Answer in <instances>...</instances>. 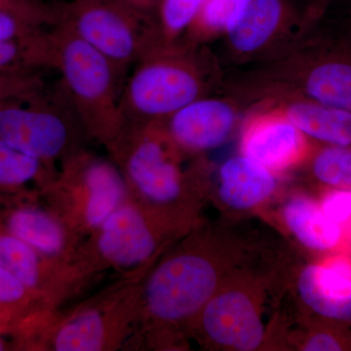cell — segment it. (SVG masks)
Returning a JSON list of instances; mask_svg holds the SVG:
<instances>
[{
  "label": "cell",
  "instance_id": "obj_1",
  "mask_svg": "<svg viewBox=\"0 0 351 351\" xmlns=\"http://www.w3.org/2000/svg\"><path fill=\"white\" fill-rule=\"evenodd\" d=\"M226 77L254 104L292 94L351 112L350 34L327 14L282 56L226 71Z\"/></svg>",
  "mask_w": 351,
  "mask_h": 351
},
{
  "label": "cell",
  "instance_id": "obj_2",
  "mask_svg": "<svg viewBox=\"0 0 351 351\" xmlns=\"http://www.w3.org/2000/svg\"><path fill=\"white\" fill-rule=\"evenodd\" d=\"M119 166L136 204L171 230L189 211V197H198L206 188L210 166L203 156H189L171 137L164 122L127 124L108 149Z\"/></svg>",
  "mask_w": 351,
  "mask_h": 351
},
{
  "label": "cell",
  "instance_id": "obj_3",
  "mask_svg": "<svg viewBox=\"0 0 351 351\" xmlns=\"http://www.w3.org/2000/svg\"><path fill=\"white\" fill-rule=\"evenodd\" d=\"M226 80L213 46L156 48L134 66L122 88L123 125L166 121L193 101L223 92Z\"/></svg>",
  "mask_w": 351,
  "mask_h": 351
},
{
  "label": "cell",
  "instance_id": "obj_4",
  "mask_svg": "<svg viewBox=\"0 0 351 351\" xmlns=\"http://www.w3.org/2000/svg\"><path fill=\"white\" fill-rule=\"evenodd\" d=\"M246 253L239 244L219 239H189L152 270L141 288L140 313L154 327L191 324L237 270Z\"/></svg>",
  "mask_w": 351,
  "mask_h": 351
},
{
  "label": "cell",
  "instance_id": "obj_5",
  "mask_svg": "<svg viewBox=\"0 0 351 351\" xmlns=\"http://www.w3.org/2000/svg\"><path fill=\"white\" fill-rule=\"evenodd\" d=\"M59 83L88 138L107 147L123 130L120 113L122 75L104 55L62 25L52 27Z\"/></svg>",
  "mask_w": 351,
  "mask_h": 351
},
{
  "label": "cell",
  "instance_id": "obj_6",
  "mask_svg": "<svg viewBox=\"0 0 351 351\" xmlns=\"http://www.w3.org/2000/svg\"><path fill=\"white\" fill-rule=\"evenodd\" d=\"M85 138L59 82L31 98L0 103V141L54 167L83 149Z\"/></svg>",
  "mask_w": 351,
  "mask_h": 351
},
{
  "label": "cell",
  "instance_id": "obj_7",
  "mask_svg": "<svg viewBox=\"0 0 351 351\" xmlns=\"http://www.w3.org/2000/svg\"><path fill=\"white\" fill-rule=\"evenodd\" d=\"M320 20L306 0H249L214 49L226 71L267 63L292 49Z\"/></svg>",
  "mask_w": 351,
  "mask_h": 351
},
{
  "label": "cell",
  "instance_id": "obj_8",
  "mask_svg": "<svg viewBox=\"0 0 351 351\" xmlns=\"http://www.w3.org/2000/svg\"><path fill=\"white\" fill-rule=\"evenodd\" d=\"M56 4L58 25L100 52L122 75L158 47L154 17L120 0H75Z\"/></svg>",
  "mask_w": 351,
  "mask_h": 351
},
{
  "label": "cell",
  "instance_id": "obj_9",
  "mask_svg": "<svg viewBox=\"0 0 351 351\" xmlns=\"http://www.w3.org/2000/svg\"><path fill=\"white\" fill-rule=\"evenodd\" d=\"M45 191L51 193L53 209L78 234L93 233L130 197L114 161L84 147L64 159Z\"/></svg>",
  "mask_w": 351,
  "mask_h": 351
},
{
  "label": "cell",
  "instance_id": "obj_10",
  "mask_svg": "<svg viewBox=\"0 0 351 351\" xmlns=\"http://www.w3.org/2000/svg\"><path fill=\"white\" fill-rule=\"evenodd\" d=\"M265 276L242 267L201 309L191 325L201 338L219 350L254 351L265 346Z\"/></svg>",
  "mask_w": 351,
  "mask_h": 351
},
{
  "label": "cell",
  "instance_id": "obj_11",
  "mask_svg": "<svg viewBox=\"0 0 351 351\" xmlns=\"http://www.w3.org/2000/svg\"><path fill=\"white\" fill-rule=\"evenodd\" d=\"M168 232L172 230L129 199L95 230L85 252L93 254L80 263L93 260L117 269L145 267L160 253Z\"/></svg>",
  "mask_w": 351,
  "mask_h": 351
},
{
  "label": "cell",
  "instance_id": "obj_12",
  "mask_svg": "<svg viewBox=\"0 0 351 351\" xmlns=\"http://www.w3.org/2000/svg\"><path fill=\"white\" fill-rule=\"evenodd\" d=\"M315 145L280 108L267 101L251 108L239 128V154L279 177L304 167Z\"/></svg>",
  "mask_w": 351,
  "mask_h": 351
},
{
  "label": "cell",
  "instance_id": "obj_13",
  "mask_svg": "<svg viewBox=\"0 0 351 351\" xmlns=\"http://www.w3.org/2000/svg\"><path fill=\"white\" fill-rule=\"evenodd\" d=\"M141 285L112 292L60 321L50 336L55 351H100L117 348L140 313Z\"/></svg>",
  "mask_w": 351,
  "mask_h": 351
},
{
  "label": "cell",
  "instance_id": "obj_14",
  "mask_svg": "<svg viewBox=\"0 0 351 351\" xmlns=\"http://www.w3.org/2000/svg\"><path fill=\"white\" fill-rule=\"evenodd\" d=\"M252 108L244 97L226 89L193 101L166 120L171 137L184 154L203 156L225 145L239 131Z\"/></svg>",
  "mask_w": 351,
  "mask_h": 351
},
{
  "label": "cell",
  "instance_id": "obj_15",
  "mask_svg": "<svg viewBox=\"0 0 351 351\" xmlns=\"http://www.w3.org/2000/svg\"><path fill=\"white\" fill-rule=\"evenodd\" d=\"M5 232L29 244L43 257L77 276L78 233L52 207L24 205L6 215Z\"/></svg>",
  "mask_w": 351,
  "mask_h": 351
},
{
  "label": "cell",
  "instance_id": "obj_16",
  "mask_svg": "<svg viewBox=\"0 0 351 351\" xmlns=\"http://www.w3.org/2000/svg\"><path fill=\"white\" fill-rule=\"evenodd\" d=\"M298 295L316 316L338 324H351V258L329 256L300 272Z\"/></svg>",
  "mask_w": 351,
  "mask_h": 351
},
{
  "label": "cell",
  "instance_id": "obj_17",
  "mask_svg": "<svg viewBox=\"0 0 351 351\" xmlns=\"http://www.w3.org/2000/svg\"><path fill=\"white\" fill-rule=\"evenodd\" d=\"M281 178L239 154L219 166L217 195L223 206L237 211L250 210L276 193Z\"/></svg>",
  "mask_w": 351,
  "mask_h": 351
},
{
  "label": "cell",
  "instance_id": "obj_18",
  "mask_svg": "<svg viewBox=\"0 0 351 351\" xmlns=\"http://www.w3.org/2000/svg\"><path fill=\"white\" fill-rule=\"evenodd\" d=\"M261 101L280 108L300 130L318 144L351 145L350 110L292 94H270Z\"/></svg>",
  "mask_w": 351,
  "mask_h": 351
},
{
  "label": "cell",
  "instance_id": "obj_19",
  "mask_svg": "<svg viewBox=\"0 0 351 351\" xmlns=\"http://www.w3.org/2000/svg\"><path fill=\"white\" fill-rule=\"evenodd\" d=\"M0 265L19 279L32 293L52 295L75 276L43 257L29 244L10 233L0 232Z\"/></svg>",
  "mask_w": 351,
  "mask_h": 351
},
{
  "label": "cell",
  "instance_id": "obj_20",
  "mask_svg": "<svg viewBox=\"0 0 351 351\" xmlns=\"http://www.w3.org/2000/svg\"><path fill=\"white\" fill-rule=\"evenodd\" d=\"M281 218L289 232L309 250L327 253L343 241L341 225L328 218L319 203L304 193L290 196L281 209Z\"/></svg>",
  "mask_w": 351,
  "mask_h": 351
},
{
  "label": "cell",
  "instance_id": "obj_21",
  "mask_svg": "<svg viewBox=\"0 0 351 351\" xmlns=\"http://www.w3.org/2000/svg\"><path fill=\"white\" fill-rule=\"evenodd\" d=\"M248 3L249 0H205L182 44L213 46L237 25Z\"/></svg>",
  "mask_w": 351,
  "mask_h": 351
},
{
  "label": "cell",
  "instance_id": "obj_22",
  "mask_svg": "<svg viewBox=\"0 0 351 351\" xmlns=\"http://www.w3.org/2000/svg\"><path fill=\"white\" fill-rule=\"evenodd\" d=\"M57 174L54 166L0 141V189L15 191L32 182L46 189Z\"/></svg>",
  "mask_w": 351,
  "mask_h": 351
},
{
  "label": "cell",
  "instance_id": "obj_23",
  "mask_svg": "<svg viewBox=\"0 0 351 351\" xmlns=\"http://www.w3.org/2000/svg\"><path fill=\"white\" fill-rule=\"evenodd\" d=\"M52 29L18 40L0 43V71L43 73L53 69Z\"/></svg>",
  "mask_w": 351,
  "mask_h": 351
},
{
  "label": "cell",
  "instance_id": "obj_24",
  "mask_svg": "<svg viewBox=\"0 0 351 351\" xmlns=\"http://www.w3.org/2000/svg\"><path fill=\"white\" fill-rule=\"evenodd\" d=\"M309 177L331 189H351V145L318 144L304 164Z\"/></svg>",
  "mask_w": 351,
  "mask_h": 351
},
{
  "label": "cell",
  "instance_id": "obj_25",
  "mask_svg": "<svg viewBox=\"0 0 351 351\" xmlns=\"http://www.w3.org/2000/svg\"><path fill=\"white\" fill-rule=\"evenodd\" d=\"M205 0H159L154 14L158 47L182 44Z\"/></svg>",
  "mask_w": 351,
  "mask_h": 351
},
{
  "label": "cell",
  "instance_id": "obj_26",
  "mask_svg": "<svg viewBox=\"0 0 351 351\" xmlns=\"http://www.w3.org/2000/svg\"><path fill=\"white\" fill-rule=\"evenodd\" d=\"M0 11L50 29L59 23L57 4L48 0H0Z\"/></svg>",
  "mask_w": 351,
  "mask_h": 351
},
{
  "label": "cell",
  "instance_id": "obj_27",
  "mask_svg": "<svg viewBox=\"0 0 351 351\" xmlns=\"http://www.w3.org/2000/svg\"><path fill=\"white\" fill-rule=\"evenodd\" d=\"M46 86L41 73L0 71V103L31 98Z\"/></svg>",
  "mask_w": 351,
  "mask_h": 351
},
{
  "label": "cell",
  "instance_id": "obj_28",
  "mask_svg": "<svg viewBox=\"0 0 351 351\" xmlns=\"http://www.w3.org/2000/svg\"><path fill=\"white\" fill-rule=\"evenodd\" d=\"M299 350L304 351H332L351 350L350 339H346L334 328L321 327L311 330L299 339Z\"/></svg>",
  "mask_w": 351,
  "mask_h": 351
},
{
  "label": "cell",
  "instance_id": "obj_29",
  "mask_svg": "<svg viewBox=\"0 0 351 351\" xmlns=\"http://www.w3.org/2000/svg\"><path fill=\"white\" fill-rule=\"evenodd\" d=\"M48 29L50 27H43L14 14L0 11V43L32 38Z\"/></svg>",
  "mask_w": 351,
  "mask_h": 351
},
{
  "label": "cell",
  "instance_id": "obj_30",
  "mask_svg": "<svg viewBox=\"0 0 351 351\" xmlns=\"http://www.w3.org/2000/svg\"><path fill=\"white\" fill-rule=\"evenodd\" d=\"M319 204L328 218L343 225L351 219V189H329Z\"/></svg>",
  "mask_w": 351,
  "mask_h": 351
},
{
  "label": "cell",
  "instance_id": "obj_31",
  "mask_svg": "<svg viewBox=\"0 0 351 351\" xmlns=\"http://www.w3.org/2000/svg\"><path fill=\"white\" fill-rule=\"evenodd\" d=\"M24 284L0 265V304H19L31 294Z\"/></svg>",
  "mask_w": 351,
  "mask_h": 351
},
{
  "label": "cell",
  "instance_id": "obj_32",
  "mask_svg": "<svg viewBox=\"0 0 351 351\" xmlns=\"http://www.w3.org/2000/svg\"><path fill=\"white\" fill-rule=\"evenodd\" d=\"M327 14L336 18L348 29L351 36V0H346L339 5L334 7Z\"/></svg>",
  "mask_w": 351,
  "mask_h": 351
},
{
  "label": "cell",
  "instance_id": "obj_33",
  "mask_svg": "<svg viewBox=\"0 0 351 351\" xmlns=\"http://www.w3.org/2000/svg\"><path fill=\"white\" fill-rule=\"evenodd\" d=\"M306 1L318 17L323 18L332 8L343 3L346 0H306Z\"/></svg>",
  "mask_w": 351,
  "mask_h": 351
},
{
  "label": "cell",
  "instance_id": "obj_34",
  "mask_svg": "<svg viewBox=\"0 0 351 351\" xmlns=\"http://www.w3.org/2000/svg\"><path fill=\"white\" fill-rule=\"evenodd\" d=\"M120 1L154 17L159 0H120Z\"/></svg>",
  "mask_w": 351,
  "mask_h": 351
},
{
  "label": "cell",
  "instance_id": "obj_35",
  "mask_svg": "<svg viewBox=\"0 0 351 351\" xmlns=\"http://www.w3.org/2000/svg\"><path fill=\"white\" fill-rule=\"evenodd\" d=\"M6 343L5 339L2 338L1 335H0V351L6 350Z\"/></svg>",
  "mask_w": 351,
  "mask_h": 351
},
{
  "label": "cell",
  "instance_id": "obj_36",
  "mask_svg": "<svg viewBox=\"0 0 351 351\" xmlns=\"http://www.w3.org/2000/svg\"><path fill=\"white\" fill-rule=\"evenodd\" d=\"M48 1L53 2V3H64V2L75 1V0H48Z\"/></svg>",
  "mask_w": 351,
  "mask_h": 351
}]
</instances>
